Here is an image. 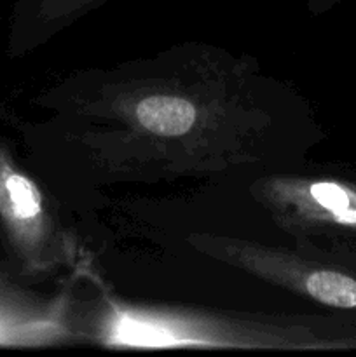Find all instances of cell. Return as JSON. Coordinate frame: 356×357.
Returning a JSON list of instances; mask_svg holds the SVG:
<instances>
[{
	"instance_id": "1",
	"label": "cell",
	"mask_w": 356,
	"mask_h": 357,
	"mask_svg": "<svg viewBox=\"0 0 356 357\" xmlns=\"http://www.w3.org/2000/svg\"><path fill=\"white\" fill-rule=\"evenodd\" d=\"M136 119L154 135L181 136L194 126L195 110L181 98L150 96L136 105Z\"/></svg>"
}]
</instances>
